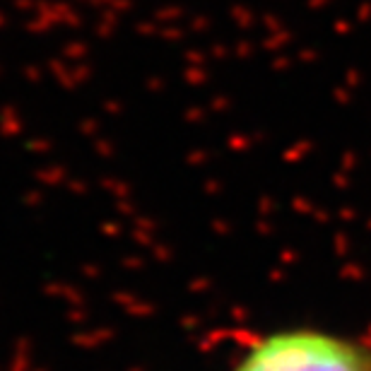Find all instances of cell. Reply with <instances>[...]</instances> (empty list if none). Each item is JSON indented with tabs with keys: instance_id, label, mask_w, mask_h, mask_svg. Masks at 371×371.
I'll return each instance as SVG.
<instances>
[{
	"instance_id": "1",
	"label": "cell",
	"mask_w": 371,
	"mask_h": 371,
	"mask_svg": "<svg viewBox=\"0 0 371 371\" xmlns=\"http://www.w3.org/2000/svg\"><path fill=\"white\" fill-rule=\"evenodd\" d=\"M234 371H371V348L333 333L292 328L258 340Z\"/></svg>"
}]
</instances>
